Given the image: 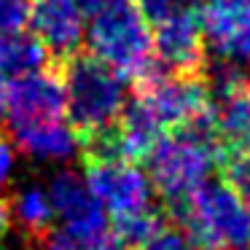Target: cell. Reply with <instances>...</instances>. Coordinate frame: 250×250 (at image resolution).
Here are the masks:
<instances>
[{
  "label": "cell",
  "instance_id": "cell-1",
  "mask_svg": "<svg viewBox=\"0 0 250 250\" xmlns=\"http://www.w3.org/2000/svg\"><path fill=\"white\" fill-rule=\"evenodd\" d=\"M218 159L221 143L212 126V113H205L202 119L167 132L153 143V148L146 153V175L153 191H159L167 205L178 207L210 180Z\"/></svg>",
  "mask_w": 250,
  "mask_h": 250
},
{
  "label": "cell",
  "instance_id": "cell-2",
  "mask_svg": "<svg viewBox=\"0 0 250 250\" xmlns=\"http://www.w3.org/2000/svg\"><path fill=\"white\" fill-rule=\"evenodd\" d=\"M57 65L65 86V119L76 143L108 132L124 110L126 81L92 51H76Z\"/></svg>",
  "mask_w": 250,
  "mask_h": 250
},
{
  "label": "cell",
  "instance_id": "cell-3",
  "mask_svg": "<svg viewBox=\"0 0 250 250\" xmlns=\"http://www.w3.org/2000/svg\"><path fill=\"white\" fill-rule=\"evenodd\" d=\"M175 210L194 248L250 250V205L226 180H207Z\"/></svg>",
  "mask_w": 250,
  "mask_h": 250
},
{
  "label": "cell",
  "instance_id": "cell-4",
  "mask_svg": "<svg viewBox=\"0 0 250 250\" xmlns=\"http://www.w3.org/2000/svg\"><path fill=\"white\" fill-rule=\"evenodd\" d=\"M83 38L89 43V51L113 67L124 81L140 83L162 70L153 57L151 24L137 11L135 3L89 19Z\"/></svg>",
  "mask_w": 250,
  "mask_h": 250
},
{
  "label": "cell",
  "instance_id": "cell-5",
  "mask_svg": "<svg viewBox=\"0 0 250 250\" xmlns=\"http://www.w3.org/2000/svg\"><path fill=\"white\" fill-rule=\"evenodd\" d=\"M49 199L54 218L62 223V231L73 237L83 250H94L110 242V215L97 196L89 191L83 175L65 169L49 186Z\"/></svg>",
  "mask_w": 250,
  "mask_h": 250
},
{
  "label": "cell",
  "instance_id": "cell-6",
  "mask_svg": "<svg viewBox=\"0 0 250 250\" xmlns=\"http://www.w3.org/2000/svg\"><path fill=\"white\" fill-rule=\"evenodd\" d=\"M83 180L113 218L153 205L151 180L129 159H83Z\"/></svg>",
  "mask_w": 250,
  "mask_h": 250
},
{
  "label": "cell",
  "instance_id": "cell-7",
  "mask_svg": "<svg viewBox=\"0 0 250 250\" xmlns=\"http://www.w3.org/2000/svg\"><path fill=\"white\" fill-rule=\"evenodd\" d=\"M212 94L215 103H210V113L221 156L250 151V78L239 65L221 62L212 76Z\"/></svg>",
  "mask_w": 250,
  "mask_h": 250
},
{
  "label": "cell",
  "instance_id": "cell-8",
  "mask_svg": "<svg viewBox=\"0 0 250 250\" xmlns=\"http://www.w3.org/2000/svg\"><path fill=\"white\" fill-rule=\"evenodd\" d=\"M51 119H65V86L57 62L8 81V103L3 119L8 121V126Z\"/></svg>",
  "mask_w": 250,
  "mask_h": 250
},
{
  "label": "cell",
  "instance_id": "cell-9",
  "mask_svg": "<svg viewBox=\"0 0 250 250\" xmlns=\"http://www.w3.org/2000/svg\"><path fill=\"white\" fill-rule=\"evenodd\" d=\"M153 57L164 73H199L205 60V35L199 24V6H188L153 24Z\"/></svg>",
  "mask_w": 250,
  "mask_h": 250
},
{
  "label": "cell",
  "instance_id": "cell-10",
  "mask_svg": "<svg viewBox=\"0 0 250 250\" xmlns=\"http://www.w3.org/2000/svg\"><path fill=\"white\" fill-rule=\"evenodd\" d=\"M199 24L205 43L221 62H250V0H205Z\"/></svg>",
  "mask_w": 250,
  "mask_h": 250
},
{
  "label": "cell",
  "instance_id": "cell-11",
  "mask_svg": "<svg viewBox=\"0 0 250 250\" xmlns=\"http://www.w3.org/2000/svg\"><path fill=\"white\" fill-rule=\"evenodd\" d=\"M27 27L46 46L54 62L81 51L86 35V17L78 0H30Z\"/></svg>",
  "mask_w": 250,
  "mask_h": 250
},
{
  "label": "cell",
  "instance_id": "cell-12",
  "mask_svg": "<svg viewBox=\"0 0 250 250\" xmlns=\"http://www.w3.org/2000/svg\"><path fill=\"white\" fill-rule=\"evenodd\" d=\"M8 135L22 153L33 159H43V162H65L78 151L76 135H73L67 119L11 124Z\"/></svg>",
  "mask_w": 250,
  "mask_h": 250
},
{
  "label": "cell",
  "instance_id": "cell-13",
  "mask_svg": "<svg viewBox=\"0 0 250 250\" xmlns=\"http://www.w3.org/2000/svg\"><path fill=\"white\" fill-rule=\"evenodd\" d=\"M51 57L46 51V46L35 38L33 33H14L0 38V73L11 81L24 73L41 70V67L51 65Z\"/></svg>",
  "mask_w": 250,
  "mask_h": 250
},
{
  "label": "cell",
  "instance_id": "cell-14",
  "mask_svg": "<svg viewBox=\"0 0 250 250\" xmlns=\"http://www.w3.org/2000/svg\"><path fill=\"white\" fill-rule=\"evenodd\" d=\"M8 202H11L14 226L30 239H38L41 234L54 229V207H51L49 191H43L41 186H24Z\"/></svg>",
  "mask_w": 250,
  "mask_h": 250
},
{
  "label": "cell",
  "instance_id": "cell-15",
  "mask_svg": "<svg viewBox=\"0 0 250 250\" xmlns=\"http://www.w3.org/2000/svg\"><path fill=\"white\" fill-rule=\"evenodd\" d=\"M162 229H164V215L153 205L135 210V212H126V215L110 218V237L124 250H137L153 234L162 231Z\"/></svg>",
  "mask_w": 250,
  "mask_h": 250
},
{
  "label": "cell",
  "instance_id": "cell-16",
  "mask_svg": "<svg viewBox=\"0 0 250 250\" xmlns=\"http://www.w3.org/2000/svg\"><path fill=\"white\" fill-rule=\"evenodd\" d=\"M30 0H0V38L27 30Z\"/></svg>",
  "mask_w": 250,
  "mask_h": 250
},
{
  "label": "cell",
  "instance_id": "cell-17",
  "mask_svg": "<svg viewBox=\"0 0 250 250\" xmlns=\"http://www.w3.org/2000/svg\"><path fill=\"white\" fill-rule=\"evenodd\" d=\"M135 6L146 17L148 24H156L162 19L172 17V14L183 11V8L196 6V0H135Z\"/></svg>",
  "mask_w": 250,
  "mask_h": 250
},
{
  "label": "cell",
  "instance_id": "cell-18",
  "mask_svg": "<svg viewBox=\"0 0 250 250\" xmlns=\"http://www.w3.org/2000/svg\"><path fill=\"white\" fill-rule=\"evenodd\" d=\"M14 164H17V146H14L11 135L0 126V196L11 183Z\"/></svg>",
  "mask_w": 250,
  "mask_h": 250
},
{
  "label": "cell",
  "instance_id": "cell-19",
  "mask_svg": "<svg viewBox=\"0 0 250 250\" xmlns=\"http://www.w3.org/2000/svg\"><path fill=\"white\" fill-rule=\"evenodd\" d=\"M191 239L186 234L175 231V229H162L159 234H153L146 245H140L137 250H191Z\"/></svg>",
  "mask_w": 250,
  "mask_h": 250
},
{
  "label": "cell",
  "instance_id": "cell-20",
  "mask_svg": "<svg viewBox=\"0 0 250 250\" xmlns=\"http://www.w3.org/2000/svg\"><path fill=\"white\" fill-rule=\"evenodd\" d=\"M35 250H83L73 237H67L62 229H49L46 234H41L38 239H33Z\"/></svg>",
  "mask_w": 250,
  "mask_h": 250
},
{
  "label": "cell",
  "instance_id": "cell-21",
  "mask_svg": "<svg viewBox=\"0 0 250 250\" xmlns=\"http://www.w3.org/2000/svg\"><path fill=\"white\" fill-rule=\"evenodd\" d=\"M132 3H135V0H78V6H81L86 22H89V19H94V17H103V14L126 8V6H132Z\"/></svg>",
  "mask_w": 250,
  "mask_h": 250
},
{
  "label": "cell",
  "instance_id": "cell-22",
  "mask_svg": "<svg viewBox=\"0 0 250 250\" xmlns=\"http://www.w3.org/2000/svg\"><path fill=\"white\" fill-rule=\"evenodd\" d=\"M14 231V215H11V202L0 196V239H6Z\"/></svg>",
  "mask_w": 250,
  "mask_h": 250
},
{
  "label": "cell",
  "instance_id": "cell-23",
  "mask_svg": "<svg viewBox=\"0 0 250 250\" xmlns=\"http://www.w3.org/2000/svg\"><path fill=\"white\" fill-rule=\"evenodd\" d=\"M6 103H8V78L0 73V121L6 119Z\"/></svg>",
  "mask_w": 250,
  "mask_h": 250
},
{
  "label": "cell",
  "instance_id": "cell-24",
  "mask_svg": "<svg viewBox=\"0 0 250 250\" xmlns=\"http://www.w3.org/2000/svg\"><path fill=\"white\" fill-rule=\"evenodd\" d=\"M94 250H124L121 248L119 242H116V239H110V242H105V245H100V248H94Z\"/></svg>",
  "mask_w": 250,
  "mask_h": 250
},
{
  "label": "cell",
  "instance_id": "cell-25",
  "mask_svg": "<svg viewBox=\"0 0 250 250\" xmlns=\"http://www.w3.org/2000/svg\"><path fill=\"white\" fill-rule=\"evenodd\" d=\"M245 202H248V205H250V194H248V196H245Z\"/></svg>",
  "mask_w": 250,
  "mask_h": 250
}]
</instances>
